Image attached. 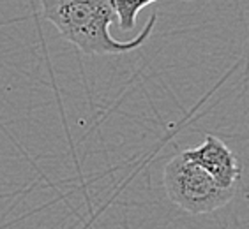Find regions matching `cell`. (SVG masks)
<instances>
[{"mask_svg":"<svg viewBox=\"0 0 249 229\" xmlns=\"http://www.w3.org/2000/svg\"><path fill=\"white\" fill-rule=\"evenodd\" d=\"M46 21L83 55H122L147 43L156 25L152 15L145 29L129 41H119L110 33L117 21L113 0H39Z\"/></svg>","mask_w":249,"mask_h":229,"instance_id":"6da1fadb","label":"cell"},{"mask_svg":"<svg viewBox=\"0 0 249 229\" xmlns=\"http://www.w3.org/2000/svg\"><path fill=\"white\" fill-rule=\"evenodd\" d=\"M163 185L168 199L186 213H212L233 199L235 189L221 187L209 173L180 152L164 166Z\"/></svg>","mask_w":249,"mask_h":229,"instance_id":"7a4b0ae2","label":"cell"},{"mask_svg":"<svg viewBox=\"0 0 249 229\" xmlns=\"http://www.w3.org/2000/svg\"><path fill=\"white\" fill-rule=\"evenodd\" d=\"M186 157L203 167L225 189H237L240 166L235 153L216 136H205V141L196 148L184 150Z\"/></svg>","mask_w":249,"mask_h":229,"instance_id":"3957f363","label":"cell"},{"mask_svg":"<svg viewBox=\"0 0 249 229\" xmlns=\"http://www.w3.org/2000/svg\"><path fill=\"white\" fill-rule=\"evenodd\" d=\"M184 2H191V0H184Z\"/></svg>","mask_w":249,"mask_h":229,"instance_id":"277c9868","label":"cell"}]
</instances>
